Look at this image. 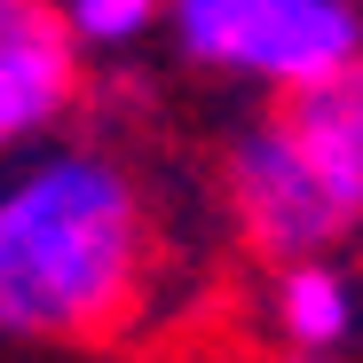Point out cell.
<instances>
[{
    "label": "cell",
    "mask_w": 363,
    "mask_h": 363,
    "mask_svg": "<svg viewBox=\"0 0 363 363\" xmlns=\"http://www.w3.org/2000/svg\"><path fill=\"white\" fill-rule=\"evenodd\" d=\"M150 198L135 166L48 135L0 166V332L9 340H87L143 300L150 277Z\"/></svg>",
    "instance_id": "cell-1"
},
{
    "label": "cell",
    "mask_w": 363,
    "mask_h": 363,
    "mask_svg": "<svg viewBox=\"0 0 363 363\" xmlns=\"http://www.w3.org/2000/svg\"><path fill=\"white\" fill-rule=\"evenodd\" d=\"M166 32L198 72L292 95L363 48L355 0H166Z\"/></svg>",
    "instance_id": "cell-2"
},
{
    "label": "cell",
    "mask_w": 363,
    "mask_h": 363,
    "mask_svg": "<svg viewBox=\"0 0 363 363\" xmlns=\"http://www.w3.org/2000/svg\"><path fill=\"white\" fill-rule=\"evenodd\" d=\"M221 190H229V213L237 229L253 237L269 261H292V253H332L347 221L332 206V190L316 182L308 150L292 143L284 111H261L229 135V158H221Z\"/></svg>",
    "instance_id": "cell-3"
},
{
    "label": "cell",
    "mask_w": 363,
    "mask_h": 363,
    "mask_svg": "<svg viewBox=\"0 0 363 363\" xmlns=\"http://www.w3.org/2000/svg\"><path fill=\"white\" fill-rule=\"evenodd\" d=\"M87 87V48L55 16V0H0V166L64 135Z\"/></svg>",
    "instance_id": "cell-4"
},
{
    "label": "cell",
    "mask_w": 363,
    "mask_h": 363,
    "mask_svg": "<svg viewBox=\"0 0 363 363\" xmlns=\"http://www.w3.org/2000/svg\"><path fill=\"white\" fill-rule=\"evenodd\" d=\"M277 111H284L292 143L308 150L316 182L332 190L340 221L363 229V48L347 55L340 72H324V79H308V87H292Z\"/></svg>",
    "instance_id": "cell-5"
},
{
    "label": "cell",
    "mask_w": 363,
    "mask_h": 363,
    "mask_svg": "<svg viewBox=\"0 0 363 363\" xmlns=\"http://www.w3.org/2000/svg\"><path fill=\"white\" fill-rule=\"evenodd\" d=\"M269 332L284 355H347L363 332V284L332 253H292L269 269Z\"/></svg>",
    "instance_id": "cell-6"
},
{
    "label": "cell",
    "mask_w": 363,
    "mask_h": 363,
    "mask_svg": "<svg viewBox=\"0 0 363 363\" xmlns=\"http://www.w3.org/2000/svg\"><path fill=\"white\" fill-rule=\"evenodd\" d=\"M55 16L72 24L87 55H127L166 24V0H55Z\"/></svg>",
    "instance_id": "cell-7"
},
{
    "label": "cell",
    "mask_w": 363,
    "mask_h": 363,
    "mask_svg": "<svg viewBox=\"0 0 363 363\" xmlns=\"http://www.w3.org/2000/svg\"><path fill=\"white\" fill-rule=\"evenodd\" d=\"M284 363H347V355H284Z\"/></svg>",
    "instance_id": "cell-8"
},
{
    "label": "cell",
    "mask_w": 363,
    "mask_h": 363,
    "mask_svg": "<svg viewBox=\"0 0 363 363\" xmlns=\"http://www.w3.org/2000/svg\"><path fill=\"white\" fill-rule=\"evenodd\" d=\"M355 9H363V0H355Z\"/></svg>",
    "instance_id": "cell-9"
}]
</instances>
